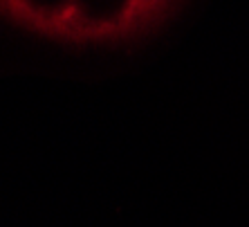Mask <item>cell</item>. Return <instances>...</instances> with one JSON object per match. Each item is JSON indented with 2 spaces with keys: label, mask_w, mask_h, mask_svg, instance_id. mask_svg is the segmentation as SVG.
Wrapping results in <instances>:
<instances>
[{
  "label": "cell",
  "mask_w": 249,
  "mask_h": 227,
  "mask_svg": "<svg viewBox=\"0 0 249 227\" xmlns=\"http://www.w3.org/2000/svg\"><path fill=\"white\" fill-rule=\"evenodd\" d=\"M171 0H0V14L74 43L119 41L160 18Z\"/></svg>",
  "instance_id": "obj_1"
}]
</instances>
